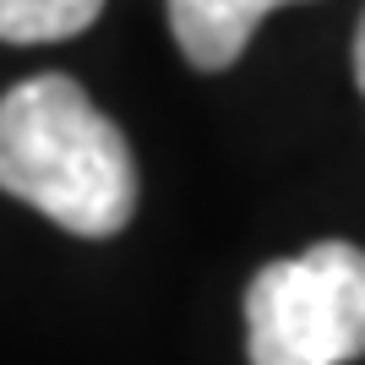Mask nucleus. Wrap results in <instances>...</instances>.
Returning <instances> with one entry per match:
<instances>
[{
	"mask_svg": "<svg viewBox=\"0 0 365 365\" xmlns=\"http://www.w3.org/2000/svg\"><path fill=\"white\" fill-rule=\"evenodd\" d=\"M278 6L294 0H169V28L197 71H224L245 55L257 22Z\"/></svg>",
	"mask_w": 365,
	"mask_h": 365,
	"instance_id": "obj_3",
	"label": "nucleus"
},
{
	"mask_svg": "<svg viewBox=\"0 0 365 365\" xmlns=\"http://www.w3.org/2000/svg\"><path fill=\"white\" fill-rule=\"evenodd\" d=\"M104 11V0H0V44H55Z\"/></svg>",
	"mask_w": 365,
	"mask_h": 365,
	"instance_id": "obj_4",
	"label": "nucleus"
},
{
	"mask_svg": "<svg viewBox=\"0 0 365 365\" xmlns=\"http://www.w3.org/2000/svg\"><path fill=\"white\" fill-rule=\"evenodd\" d=\"M0 191L82 240H109L137 213V164L71 76H28L0 98Z\"/></svg>",
	"mask_w": 365,
	"mask_h": 365,
	"instance_id": "obj_1",
	"label": "nucleus"
},
{
	"mask_svg": "<svg viewBox=\"0 0 365 365\" xmlns=\"http://www.w3.org/2000/svg\"><path fill=\"white\" fill-rule=\"evenodd\" d=\"M251 365H349L365 354V251L322 240L245 289Z\"/></svg>",
	"mask_w": 365,
	"mask_h": 365,
	"instance_id": "obj_2",
	"label": "nucleus"
},
{
	"mask_svg": "<svg viewBox=\"0 0 365 365\" xmlns=\"http://www.w3.org/2000/svg\"><path fill=\"white\" fill-rule=\"evenodd\" d=\"M354 76H360V93H365V16H360V33H354Z\"/></svg>",
	"mask_w": 365,
	"mask_h": 365,
	"instance_id": "obj_5",
	"label": "nucleus"
}]
</instances>
